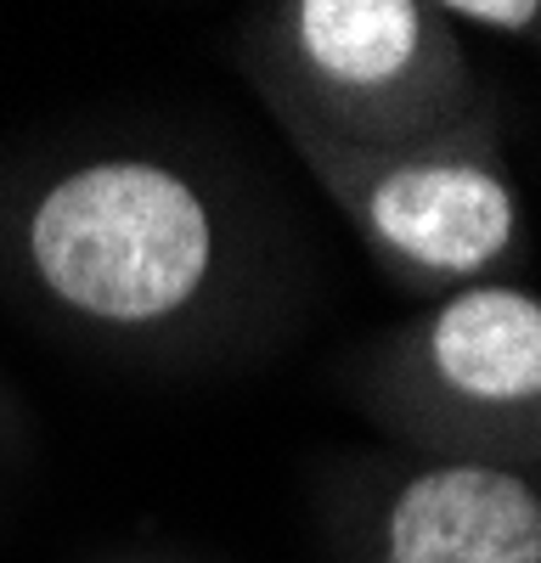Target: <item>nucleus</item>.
Wrapping results in <instances>:
<instances>
[{
	"mask_svg": "<svg viewBox=\"0 0 541 563\" xmlns=\"http://www.w3.org/2000/svg\"><path fill=\"white\" fill-rule=\"evenodd\" d=\"M34 265L45 288L102 321H153L198 294L209 271V214L158 164L79 169L34 209Z\"/></svg>",
	"mask_w": 541,
	"mask_h": 563,
	"instance_id": "1",
	"label": "nucleus"
},
{
	"mask_svg": "<svg viewBox=\"0 0 541 563\" xmlns=\"http://www.w3.org/2000/svg\"><path fill=\"white\" fill-rule=\"evenodd\" d=\"M389 563H541V496L503 467H434L395 496Z\"/></svg>",
	"mask_w": 541,
	"mask_h": 563,
	"instance_id": "2",
	"label": "nucleus"
},
{
	"mask_svg": "<svg viewBox=\"0 0 541 563\" xmlns=\"http://www.w3.org/2000/svg\"><path fill=\"white\" fill-rule=\"evenodd\" d=\"M367 214L429 271H479L514 243V192L479 164H400L367 192Z\"/></svg>",
	"mask_w": 541,
	"mask_h": 563,
	"instance_id": "3",
	"label": "nucleus"
},
{
	"mask_svg": "<svg viewBox=\"0 0 541 563\" xmlns=\"http://www.w3.org/2000/svg\"><path fill=\"white\" fill-rule=\"evenodd\" d=\"M440 378L479 406L541 400V299L519 288H474L451 299L429 333Z\"/></svg>",
	"mask_w": 541,
	"mask_h": 563,
	"instance_id": "4",
	"label": "nucleus"
},
{
	"mask_svg": "<svg viewBox=\"0 0 541 563\" xmlns=\"http://www.w3.org/2000/svg\"><path fill=\"white\" fill-rule=\"evenodd\" d=\"M299 45L322 79L378 90L418 63L423 12L406 0H310L299 7Z\"/></svg>",
	"mask_w": 541,
	"mask_h": 563,
	"instance_id": "5",
	"label": "nucleus"
},
{
	"mask_svg": "<svg viewBox=\"0 0 541 563\" xmlns=\"http://www.w3.org/2000/svg\"><path fill=\"white\" fill-rule=\"evenodd\" d=\"M451 18H468L485 29H525L536 18V7L530 0H514V7H503V0H463V7H451Z\"/></svg>",
	"mask_w": 541,
	"mask_h": 563,
	"instance_id": "6",
	"label": "nucleus"
}]
</instances>
